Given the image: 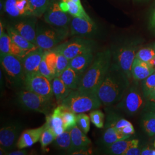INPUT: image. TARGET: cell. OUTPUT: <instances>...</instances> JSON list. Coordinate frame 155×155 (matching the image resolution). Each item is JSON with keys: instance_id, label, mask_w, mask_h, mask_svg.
<instances>
[{"instance_id": "cell-22", "label": "cell", "mask_w": 155, "mask_h": 155, "mask_svg": "<svg viewBox=\"0 0 155 155\" xmlns=\"http://www.w3.org/2000/svg\"><path fill=\"white\" fill-rule=\"evenodd\" d=\"M52 87L56 102L59 105L61 104V102L72 90L67 87L60 77H55L52 79Z\"/></svg>"}, {"instance_id": "cell-38", "label": "cell", "mask_w": 155, "mask_h": 155, "mask_svg": "<svg viewBox=\"0 0 155 155\" xmlns=\"http://www.w3.org/2000/svg\"><path fill=\"white\" fill-rule=\"evenodd\" d=\"M155 56V51L153 48H144L139 50L136 58L143 61L149 62Z\"/></svg>"}, {"instance_id": "cell-14", "label": "cell", "mask_w": 155, "mask_h": 155, "mask_svg": "<svg viewBox=\"0 0 155 155\" xmlns=\"http://www.w3.org/2000/svg\"><path fill=\"white\" fill-rule=\"evenodd\" d=\"M45 50L38 47L29 52L22 58V63L25 74L39 72V66L45 55Z\"/></svg>"}, {"instance_id": "cell-30", "label": "cell", "mask_w": 155, "mask_h": 155, "mask_svg": "<svg viewBox=\"0 0 155 155\" xmlns=\"http://www.w3.org/2000/svg\"><path fill=\"white\" fill-rule=\"evenodd\" d=\"M61 107V117L63 121L64 129L65 130H70L77 125V114L65 109L62 106Z\"/></svg>"}, {"instance_id": "cell-34", "label": "cell", "mask_w": 155, "mask_h": 155, "mask_svg": "<svg viewBox=\"0 0 155 155\" xmlns=\"http://www.w3.org/2000/svg\"><path fill=\"white\" fill-rule=\"evenodd\" d=\"M57 54V61H56V68L55 77H60L63 72L69 66V61L65 56L60 53Z\"/></svg>"}, {"instance_id": "cell-6", "label": "cell", "mask_w": 155, "mask_h": 155, "mask_svg": "<svg viewBox=\"0 0 155 155\" xmlns=\"http://www.w3.org/2000/svg\"><path fill=\"white\" fill-rule=\"evenodd\" d=\"M94 42L82 37L75 38L58 45L51 50L65 56L68 60L84 53L94 51Z\"/></svg>"}, {"instance_id": "cell-2", "label": "cell", "mask_w": 155, "mask_h": 155, "mask_svg": "<svg viewBox=\"0 0 155 155\" xmlns=\"http://www.w3.org/2000/svg\"><path fill=\"white\" fill-rule=\"evenodd\" d=\"M112 53L109 50L100 52L83 74L78 90L97 92L110 67Z\"/></svg>"}, {"instance_id": "cell-11", "label": "cell", "mask_w": 155, "mask_h": 155, "mask_svg": "<svg viewBox=\"0 0 155 155\" xmlns=\"http://www.w3.org/2000/svg\"><path fill=\"white\" fill-rule=\"evenodd\" d=\"M23 86L27 90L48 98H53L54 95L52 81L39 72L26 74Z\"/></svg>"}, {"instance_id": "cell-53", "label": "cell", "mask_w": 155, "mask_h": 155, "mask_svg": "<svg viewBox=\"0 0 155 155\" xmlns=\"http://www.w3.org/2000/svg\"><path fill=\"white\" fill-rule=\"evenodd\" d=\"M4 27H3V24L2 22L1 21V24H0V35H1L3 32H4Z\"/></svg>"}, {"instance_id": "cell-41", "label": "cell", "mask_w": 155, "mask_h": 155, "mask_svg": "<svg viewBox=\"0 0 155 155\" xmlns=\"http://www.w3.org/2000/svg\"><path fill=\"white\" fill-rule=\"evenodd\" d=\"M29 52L25 50H23L21 47H20L12 40L11 48H10V54L18 56L20 58H23L25 56L27 55Z\"/></svg>"}, {"instance_id": "cell-49", "label": "cell", "mask_w": 155, "mask_h": 155, "mask_svg": "<svg viewBox=\"0 0 155 155\" xmlns=\"http://www.w3.org/2000/svg\"><path fill=\"white\" fill-rule=\"evenodd\" d=\"M59 6L63 11L68 13V5L66 1H61V2L59 3Z\"/></svg>"}, {"instance_id": "cell-54", "label": "cell", "mask_w": 155, "mask_h": 155, "mask_svg": "<svg viewBox=\"0 0 155 155\" xmlns=\"http://www.w3.org/2000/svg\"><path fill=\"white\" fill-rule=\"evenodd\" d=\"M71 1L77 3L79 5L82 6V4H81V0H71Z\"/></svg>"}, {"instance_id": "cell-55", "label": "cell", "mask_w": 155, "mask_h": 155, "mask_svg": "<svg viewBox=\"0 0 155 155\" xmlns=\"http://www.w3.org/2000/svg\"><path fill=\"white\" fill-rule=\"evenodd\" d=\"M153 147H154V148H155V140H154V142H153Z\"/></svg>"}, {"instance_id": "cell-25", "label": "cell", "mask_w": 155, "mask_h": 155, "mask_svg": "<svg viewBox=\"0 0 155 155\" xmlns=\"http://www.w3.org/2000/svg\"><path fill=\"white\" fill-rule=\"evenodd\" d=\"M139 142L137 139H125L118 141L107 147V151L111 155H123L124 153L134 144Z\"/></svg>"}, {"instance_id": "cell-17", "label": "cell", "mask_w": 155, "mask_h": 155, "mask_svg": "<svg viewBox=\"0 0 155 155\" xmlns=\"http://www.w3.org/2000/svg\"><path fill=\"white\" fill-rule=\"evenodd\" d=\"M155 72V69L148 62L135 58L132 67V75L135 81H143Z\"/></svg>"}, {"instance_id": "cell-43", "label": "cell", "mask_w": 155, "mask_h": 155, "mask_svg": "<svg viewBox=\"0 0 155 155\" xmlns=\"http://www.w3.org/2000/svg\"><path fill=\"white\" fill-rule=\"evenodd\" d=\"M139 142L131 145L124 153L123 155H140L141 150L139 148Z\"/></svg>"}, {"instance_id": "cell-37", "label": "cell", "mask_w": 155, "mask_h": 155, "mask_svg": "<svg viewBox=\"0 0 155 155\" xmlns=\"http://www.w3.org/2000/svg\"><path fill=\"white\" fill-rule=\"evenodd\" d=\"M16 7L20 16H32L29 0H16Z\"/></svg>"}, {"instance_id": "cell-3", "label": "cell", "mask_w": 155, "mask_h": 155, "mask_svg": "<svg viewBox=\"0 0 155 155\" xmlns=\"http://www.w3.org/2000/svg\"><path fill=\"white\" fill-rule=\"evenodd\" d=\"M102 102L97 92L72 90L60 104L65 109L79 114L99 109Z\"/></svg>"}, {"instance_id": "cell-10", "label": "cell", "mask_w": 155, "mask_h": 155, "mask_svg": "<svg viewBox=\"0 0 155 155\" xmlns=\"http://www.w3.org/2000/svg\"><path fill=\"white\" fill-rule=\"evenodd\" d=\"M68 14L61 10L58 2L51 0L44 14L45 21L53 28L70 32L71 18Z\"/></svg>"}, {"instance_id": "cell-19", "label": "cell", "mask_w": 155, "mask_h": 155, "mask_svg": "<svg viewBox=\"0 0 155 155\" xmlns=\"http://www.w3.org/2000/svg\"><path fill=\"white\" fill-rule=\"evenodd\" d=\"M93 51H90L77 56L70 60L69 66L78 73L83 75L94 60Z\"/></svg>"}, {"instance_id": "cell-28", "label": "cell", "mask_w": 155, "mask_h": 155, "mask_svg": "<svg viewBox=\"0 0 155 155\" xmlns=\"http://www.w3.org/2000/svg\"><path fill=\"white\" fill-rule=\"evenodd\" d=\"M51 0H29L32 16H42L45 14Z\"/></svg>"}, {"instance_id": "cell-9", "label": "cell", "mask_w": 155, "mask_h": 155, "mask_svg": "<svg viewBox=\"0 0 155 155\" xmlns=\"http://www.w3.org/2000/svg\"><path fill=\"white\" fill-rule=\"evenodd\" d=\"M145 99L143 93L136 83L129 86L117 107L129 114H136L144 107Z\"/></svg>"}, {"instance_id": "cell-44", "label": "cell", "mask_w": 155, "mask_h": 155, "mask_svg": "<svg viewBox=\"0 0 155 155\" xmlns=\"http://www.w3.org/2000/svg\"><path fill=\"white\" fill-rule=\"evenodd\" d=\"M119 130H120L124 134L130 135V136H132L135 132L134 129V127L132 125H128V126L123 127L121 129H119Z\"/></svg>"}, {"instance_id": "cell-8", "label": "cell", "mask_w": 155, "mask_h": 155, "mask_svg": "<svg viewBox=\"0 0 155 155\" xmlns=\"http://www.w3.org/2000/svg\"><path fill=\"white\" fill-rule=\"evenodd\" d=\"M70 32L48 27H36V45L45 50H50L66 39Z\"/></svg>"}, {"instance_id": "cell-18", "label": "cell", "mask_w": 155, "mask_h": 155, "mask_svg": "<svg viewBox=\"0 0 155 155\" xmlns=\"http://www.w3.org/2000/svg\"><path fill=\"white\" fill-rule=\"evenodd\" d=\"M12 27L29 41L36 45V27L35 20H31L17 22Z\"/></svg>"}, {"instance_id": "cell-36", "label": "cell", "mask_w": 155, "mask_h": 155, "mask_svg": "<svg viewBox=\"0 0 155 155\" xmlns=\"http://www.w3.org/2000/svg\"><path fill=\"white\" fill-rule=\"evenodd\" d=\"M12 39L8 33L4 32L0 35V55L10 54Z\"/></svg>"}, {"instance_id": "cell-7", "label": "cell", "mask_w": 155, "mask_h": 155, "mask_svg": "<svg viewBox=\"0 0 155 155\" xmlns=\"http://www.w3.org/2000/svg\"><path fill=\"white\" fill-rule=\"evenodd\" d=\"M139 45L137 43L132 42L118 48L112 53L113 63L119 67L132 82V67L138 51Z\"/></svg>"}, {"instance_id": "cell-27", "label": "cell", "mask_w": 155, "mask_h": 155, "mask_svg": "<svg viewBox=\"0 0 155 155\" xmlns=\"http://www.w3.org/2000/svg\"><path fill=\"white\" fill-rule=\"evenodd\" d=\"M66 1L68 5V13L72 17L83 18L89 21H93L86 12L84 10L82 6L79 5L78 4L71 0H61Z\"/></svg>"}, {"instance_id": "cell-48", "label": "cell", "mask_w": 155, "mask_h": 155, "mask_svg": "<svg viewBox=\"0 0 155 155\" xmlns=\"http://www.w3.org/2000/svg\"><path fill=\"white\" fill-rule=\"evenodd\" d=\"M150 28L155 32V9L150 17Z\"/></svg>"}, {"instance_id": "cell-31", "label": "cell", "mask_w": 155, "mask_h": 155, "mask_svg": "<svg viewBox=\"0 0 155 155\" xmlns=\"http://www.w3.org/2000/svg\"><path fill=\"white\" fill-rule=\"evenodd\" d=\"M45 124V128L41 134L40 139V143L41 144V148L45 150L47 146L54 141L56 137L55 133L49 127Z\"/></svg>"}, {"instance_id": "cell-4", "label": "cell", "mask_w": 155, "mask_h": 155, "mask_svg": "<svg viewBox=\"0 0 155 155\" xmlns=\"http://www.w3.org/2000/svg\"><path fill=\"white\" fill-rule=\"evenodd\" d=\"M17 103L24 109L43 113L45 116L54 110L53 98H48L28 91L21 90L16 93Z\"/></svg>"}, {"instance_id": "cell-56", "label": "cell", "mask_w": 155, "mask_h": 155, "mask_svg": "<svg viewBox=\"0 0 155 155\" xmlns=\"http://www.w3.org/2000/svg\"><path fill=\"white\" fill-rule=\"evenodd\" d=\"M153 48L154 50L155 51V45H153Z\"/></svg>"}, {"instance_id": "cell-24", "label": "cell", "mask_w": 155, "mask_h": 155, "mask_svg": "<svg viewBox=\"0 0 155 155\" xmlns=\"http://www.w3.org/2000/svg\"><path fill=\"white\" fill-rule=\"evenodd\" d=\"M131 136L125 134L122 132L114 127H108L102 137L103 143L108 147L118 141L129 139Z\"/></svg>"}, {"instance_id": "cell-29", "label": "cell", "mask_w": 155, "mask_h": 155, "mask_svg": "<svg viewBox=\"0 0 155 155\" xmlns=\"http://www.w3.org/2000/svg\"><path fill=\"white\" fill-rule=\"evenodd\" d=\"M143 127L145 132L150 136H155V114L148 110L143 118Z\"/></svg>"}, {"instance_id": "cell-51", "label": "cell", "mask_w": 155, "mask_h": 155, "mask_svg": "<svg viewBox=\"0 0 155 155\" xmlns=\"http://www.w3.org/2000/svg\"><path fill=\"white\" fill-rule=\"evenodd\" d=\"M147 107L149 110L152 111L155 114V101H150Z\"/></svg>"}, {"instance_id": "cell-1", "label": "cell", "mask_w": 155, "mask_h": 155, "mask_svg": "<svg viewBox=\"0 0 155 155\" xmlns=\"http://www.w3.org/2000/svg\"><path fill=\"white\" fill-rule=\"evenodd\" d=\"M131 82L125 72L111 62L109 71L97 91L101 101L106 106L118 104L122 100Z\"/></svg>"}, {"instance_id": "cell-42", "label": "cell", "mask_w": 155, "mask_h": 155, "mask_svg": "<svg viewBox=\"0 0 155 155\" xmlns=\"http://www.w3.org/2000/svg\"><path fill=\"white\" fill-rule=\"evenodd\" d=\"M132 125L131 122H129L125 119L121 118V119H117V120H113V121L109 124L108 127H114L118 129H121L123 127H125L128 125Z\"/></svg>"}, {"instance_id": "cell-26", "label": "cell", "mask_w": 155, "mask_h": 155, "mask_svg": "<svg viewBox=\"0 0 155 155\" xmlns=\"http://www.w3.org/2000/svg\"><path fill=\"white\" fill-rule=\"evenodd\" d=\"M70 130H66L58 135L54 140V146L58 150L68 151L71 144Z\"/></svg>"}, {"instance_id": "cell-45", "label": "cell", "mask_w": 155, "mask_h": 155, "mask_svg": "<svg viewBox=\"0 0 155 155\" xmlns=\"http://www.w3.org/2000/svg\"><path fill=\"white\" fill-rule=\"evenodd\" d=\"M92 153L91 149L89 147L87 148H84L83 150H79L71 153V155H90Z\"/></svg>"}, {"instance_id": "cell-16", "label": "cell", "mask_w": 155, "mask_h": 155, "mask_svg": "<svg viewBox=\"0 0 155 155\" xmlns=\"http://www.w3.org/2000/svg\"><path fill=\"white\" fill-rule=\"evenodd\" d=\"M70 134L71 144L70 148L68 151L70 154L79 150L89 148L91 144V141L86 136V134L83 132L77 125L71 129Z\"/></svg>"}, {"instance_id": "cell-20", "label": "cell", "mask_w": 155, "mask_h": 155, "mask_svg": "<svg viewBox=\"0 0 155 155\" xmlns=\"http://www.w3.org/2000/svg\"><path fill=\"white\" fill-rule=\"evenodd\" d=\"M61 112V106L59 105L54 109L52 113L46 116V122L45 124L54 131L56 136L65 131Z\"/></svg>"}, {"instance_id": "cell-12", "label": "cell", "mask_w": 155, "mask_h": 155, "mask_svg": "<svg viewBox=\"0 0 155 155\" xmlns=\"http://www.w3.org/2000/svg\"><path fill=\"white\" fill-rule=\"evenodd\" d=\"M21 125L16 122L8 124L0 129V145L2 148L8 151L16 147L17 143L21 134Z\"/></svg>"}, {"instance_id": "cell-23", "label": "cell", "mask_w": 155, "mask_h": 155, "mask_svg": "<svg viewBox=\"0 0 155 155\" xmlns=\"http://www.w3.org/2000/svg\"><path fill=\"white\" fill-rule=\"evenodd\" d=\"M7 33H8L12 40L23 50L31 52L39 47L24 38L12 27L7 28Z\"/></svg>"}, {"instance_id": "cell-47", "label": "cell", "mask_w": 155, "mask_h": 155, "mask_svg": "<svg viewBox=\"0 0 155 155\" xmlns=\"http://www.w3.org/2000/svg\"><path fill=\"white\" fill-rule=\"evenodd\" d=\"M8 155H27V150H24L23 149H20V150H17L16 151L11 152L10 153H8Z\"/></svg>"}, {"instance_id": "cell-50", "label": "cell", "mask_w": 155, "mask_h": 155, "mask_svg": "<svg viewBox=\"0 0 155 155\" xmlns=\"http://www.w3.org/2000/svg\"><path fill=\"white\" fill-rule=\"evenodd\" d=\"M147 100H149L150 101H155V87L150 91Z\"/></svg>"}, {"instance_id": "cell-35", "label": "cell", "mask_w": 155, "mask_h": 155, "mask_svg": "<svg viewBox=\"0 0 155 155\" xmlns=\"http://www.w3.org/2000/svg\"><path fill=\"white\" fill-rule=\"evenodd\" d=\"M155 87V72L143 80L142 90L144 97L147 99L150 91Z\"/></svg>"}, {"instance_id": "cell-5", "label": "cell", "mask_w": 155, "mask_h": 155, "mask_svg": "<svg viewBox=\"0 0 155 155\" xmlns=\"http://www.w3.org/2000/svg\"><path fill=\"white\" fill-rule=\"evenodd\" d=\"M0 62L6 79L12 86L22 85L25 74L21 58L11 54L0 55Z\"/></svg>"}, {"instance_id": "cell-33", "label": "cell", "mask_w": 155, "mask_h": 155, "mask_svg": "<svg viewBox=\"0 0 155 155\" xmlns=\"http://www.w3.org/2000/svg\"><path fill=\"white\" fill-rule=\"evenodd\" d=\"M90 120L94 125L98 128H102L104 126L105 115L100 110L95 109L91 111L90 113Z\"/></svg>"}, {"instance_id": "cell-40", "label": "cell", "mask_w": 155, "mask_h": 155, "mask_svg": "<svg viewBox=\"0 0 155 155\" xmlns=\"http://www.w3.org/2000/svg\"><path fill=\"white\" fill-rule=\"evenodd\" d=\"M39 73L43 75L45 77L48 78L51 81H52V79L55 78V76L53 75V74L50 71L48 67L47 66L46 61L45 60L44 56L42 59V61L40 63V66H39Z\"/></svg>"}, {"instance_id": "cell-21", "label": "cell", "mask_w": 155, "mask_h": 155, "mask_svg": "<svg viewBox=\"0 0 155 155\" xmlns=\"http://www.w3.org/2000/svg\"><path fill=\"white\" fill-rule=\"evenodd\" d=\"M82 76V75L78 73L68 66L61 74L60 77L68 88L77 90L79 87Z\"/></svg>"}, {"instance_id": "cell-39", "label": "cell", "mask_w": 155, "mask_h": 155, "mask_svg": "<svg viewBox=\"0 0 155 155\" xmlns=\"http://www.w3.org/2000/svg\"><path fill=\"white\" fill-rule=\"evenodd\" d=\"M5 11L12 17H17L20 16L19 12L16 7V0H6L5 3Z\"/></svg>"}, {"instance_id": "cell-15", "label": "cell", "mask_w": 155, "mask_h": 155, "mask_svg": "<svg viewBox=\"0 0 155 155\" xmlns=\"http://www.w3.org/2000/svg\"><path fill=\"white\" fill-rule=\"evenodd\" d=\"M45 128V124L40 127L25 130L21 133L17 143L16 147L18 149H24L32 146L40 141L41 134Z\"/></svg>"}, {"instance_id": "cell-13", "label": "cell", "mask_w": 155, "mask_h": 155, "mask_svg": "<svg viewBox=\"0 0 155 155\" xmlns=\"http://www.w3.org/2000/svg\"><path fill=\"white\" fill-rule=\"evenodd\" d=\"M97 31V26L93 21L83 18L72 17L70 26V33L71 36L79 37H90Z\"/></svg>"}, {"instance_id": "cell-52", "label": "cell", "mask_w": 155, "mask_h": 155, "mask_svg": "<svg viewBox=\"0 0 155 155\" xmlns=\"http://www.w3.org/2000/svg\"><path fill=\"white\" fill-rule=\"evenodd\" d=\"M148 63H150V64L153 66V67L155 69V56L153 58V59L149 61Z\"/></svg>"}, {"instance_id": "cell-46", "label": "cell", "mask_w": 155, "mask_h": 155, "mask_svg": "<svg viewBox=\"0 0 155 155\" xmlns=\"http://www.w3.org/2000/svg\"><path fill=\"white\" fill-rule=\"evenodd\" d=\"M141 155H155V150L150 149L149 147H145L141 150Z\"/></svg>"}, {"instance_id": "cell-32", "label": "cell", "mask_w": 155, "mask_h": 155, "mask_svg": "<svg viewBox=\"0 0 155 155\" xmlns=\"http://www.w3.org/2000/svg\"><path fill=\"white\" fill-rule=\"evenodd\" d=\"M90 118L84 113L77 114V125L85 134H87L90 128Z\"/></svg>"}]
</instances>
